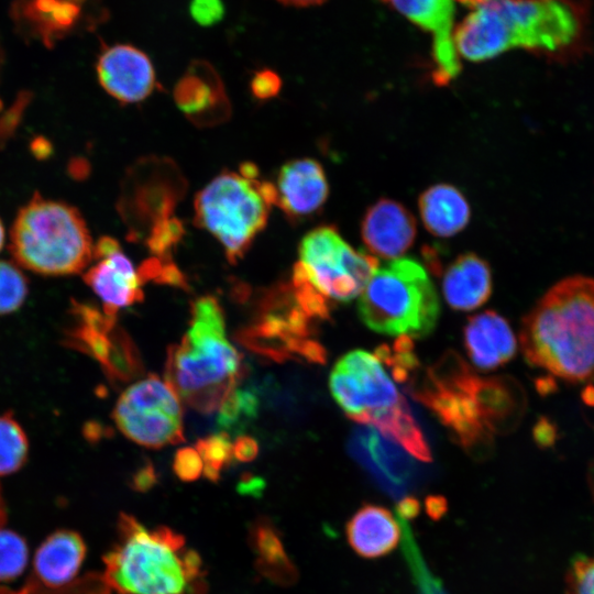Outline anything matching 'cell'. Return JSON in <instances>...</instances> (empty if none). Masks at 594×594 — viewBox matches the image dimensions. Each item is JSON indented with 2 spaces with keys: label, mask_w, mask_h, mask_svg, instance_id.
I'll return each mask as SVG.
<instances>
[{
  "label": "cell",
  "mask_w": 594,
  "mask_h": 594,
  "mask_svg": "<svg viewBox=\"0 0 594 594\" xmlns=\"http://www.w3.org/2000/svg\"><path fill=\"white\" fill-rule=\"evenodd\" d=\"M406 384L470 453H485L522 411L521 393L512 380L481 377L453 352L422 371L418 365Z\"/></svg>",
  "instance_id": "cell-1"
},
{
  "label": "cell",
  "mask_w": 594,
  "mask_h": 594,
  "mask_svg": "<svg viewBox=\"0 0 594 594\" xmlns=\"http://www.w3.org/2000/svg\"><path fill=\"white\" fill-rule=\"evenodd\" d=\"M470 8L458 23L461 59L483 62L522 48L549 54L574 44L581 21L566 0H461Z\"/></svg>",
  "instance_id": "cell-2"
},
{
  "label": "cell",
  "mask_w": 594,
  "mask_h": 594,
  "mask_svg": "<svg viewBox=\"0 0 594 594\" xmlns=\"http://www.w3.org/2000/svg\"><path fill=\"white\" fill-rule=\"evenodd\" d=\"M526 361L568 382L594 376V278L575 275L550 287L526 315Z\"/></svg>",
  "instance_id": "cell-3"
},
{
  "label": "cell",
  "mask_w": 594,
  "mask_h": 594,
  "mask_svg": "<svg viewBox=\"0 0 594 594\" xmlns=\"http://www.w3.org/2000/svg\"><path fill=\"white\" fill-rule=\"evenodd\" d=\"M101 580L117 594H202V559L185 537L166 526L146 529L121 514L118 542L103 557Z\"/></svg>",
  "instance_id": "cell-4"
},
{
  "label": "cell",
  "mask_w": 594,
  "mask_h": 594,
  "mask_svg": "<svg viewBox=\"0 0 594 594\" xmlns=\"http://www.w3.org/2000/svg\"><path fill=\"white\" fill-rule=\"evenodd\" d=\"M241 356L226 334L224 315L213 296L197 298L178 343L167 350L165 381L202 414L216 411L241 378Z\"/></svg>",
  "instance_id": "cell-5"
},
{
  "label": "cell",
  "mask_w": 594,
  "mask_h": 594,
  "mask_svg": "<svg viewBox=\"0 0 594 594\" xmlns=\"http://www.w3.org/2000/svg\"><path fill=\"white\" fill-rule=\"evenodd\" d=\"M329 388L350 419L377 428L410 455L431 461L420 426L376 355L363 350L344 354L331 371Z\"/></svg>",
  "instance_id": "cell-6"
},
{
  "label": "cell",
  "mask_w": 594,
  "mask_h": 594,
  "mask_svg": "<svg viewBox=\"0 0 594 594\" xmlns=\"http://www.w3.org/2000/svg\"><path fill=\"white\" fill-rule=\"evenodd\" d=\"M94 246L76 208L38 194L19 210L11 229L10 249L16 264L41 275L84 271L94 260Z\"/></svg>",
  "instance_id": "cell-7"
},
{
  "label": "cell",
  "mask_w": 594,
  "mask_h": 594,
  "mask_svg": "<svg viewBox=\"0 0 594 594\" xmlns=\"http://www.w3.org/2000/svg\"><path fill=\"white\" fill-rule=\"evenodd\" d=\"M358 312L375 332L421 338L435 329L440 305L424 266L411 258H397L374 272L361 293Z\"/></svg>",
  "instance_id": "cell-8"
},
{
  "label": "cell",
  "mask_w": 594,
  "mask_h": 594,
  "mask_svg": "<svg viewBox=\"0 0 594 594\" xmlns=\"http://www.w3.org/2000/svg\"><path fill=\"white\" fill-rule=\"evenodd\" d=\"M275 199L272 183L222 172L197 194L195 222L221 243L234 264L265 228Z\"/></svg>",
  "instance_id": "cell-9"
},
{
  "label": "cell",
  "mask_w": 594,
  "mask_h": 594,
  "mask_svg": "<svg viewBox=\"0 0 594 594\" xmlns=\"http://www.w3.org/2000/svg\"><path fill=\"white\" fill-rule=\"evenodd\" d=\"M311 321L297 305L292 285L282 284L264 294L254 320L238 338L248 349L276 362L296 355L323 364L326 350L311 338Z\"/></svg>",
  "instance_id": "cell-10"
},
{
  "label": "cell",
  "mask_w": 594,
  "mask_h": 594,
  "mask_svg": "<svg viewBox=\"0 0 594 594\" xmlns=\"http://www.w3.org/2000/svg\"><path fill=\"white\" fill-rule=\"evenodd\" d=\"M309 283L330 302H349L361 295L378 261L354 250L333 226L309 231L299 244V261Z\"/></svg>",
  "instance_id": "cell-11"
},
{
  "label": "cell",
  "mask_w": 594,
  "mask_h": 594,
  "mask_svg": "<svg viewBox=\"0 0 594 594\" xmlns=\"http://www.w3.org/2000/svg\"><path fill=\"white\" fill-rule=\"evenodd\" d=\"M182 399L164 380L151 374L118 398L113 420L133 442L160 449L185 440Z\"/></svg>",
  "instance_id": "cell-12"
},
{
  "label": "cell",
  "mask_w": 594,
  "mask_h": 594,
  "mask_svg": "<svg viewBox=\"0 0 594 594\" xmlns=\"http://www.w3.org/2000/svg\"><path fill=\"white\" fill-rule=\"evenodd\" d=\"M121 199V212L133 229H148L173 216L184 179L173 163L146 160L132 170Z\"/></svg>",
  "instance_id": "cell-13"
},
{
  "label": "cell",
  "mask_w": 594,
  "mask_h": 594,
  "mask_svg": "<svg viewBox=\"0 0 594 594\" xmlns=\"http://www.w3.org/2000/svg\"><path fill=\"white\" fill-rule=\"evenodd\" d=\"M431 38L433 79L449 84L461 72V58L455 47V0H382Z\"/></svg>",
  "instance_id": "cell-14"
},
{
  "label": "cell",
  "mask_w": 594,
  "mask_h": 594,
  "mask_svg": "<svg viewBox=\"0 0 594 594\" xmlns=\"http://www.w3.org/2000/svg\"><path fill=\"white\" fill-rule=\"evenodd\" d=\"M96 264L84 274V280L101 299L103 314L114 318L121 308L143 300L142 280L119 243L102 237L94 246Z\"/></svg>",
  "instance_id": "cell-15"
},
{
  "label": "cell",
  "mask_w": 594,
  "mask_h": 594,
  "mask_svg": "<svg viewBox=\"0 0 594 594\" xmlns=\"http://www.w3.org/2000/svg\"><path fill=\"white\" fill-rule=\"evenodd\" d=\"M97 76L102 88L123 103L146 99L156 85L150 57L130 44H116L103 50L97 62Z\"/></svg>",
  "instance_id": "cell-16"
},
{
  "label": "cell",
  "mask_w": 594,
  "mask_h": 594,
  "mask_svg": "<svg viewBox=\"0 0 594 594\" xmlns=\"http://www.w3.org/2000/svg\"><path fill=\"white\" fill-rule=\"evenodd\" d=\"M178 108L197 125H215L230 114V102L219 74L205 61H194L177 81Z\"/></svg>",
  "instance_id": "cell-17"
},
{
  "label": "cell",
  "mask_w": 594,
  "mask_h": 594,
  "mask_svg": "<svg viewBox=\"0 0 594 594\" xmlns=\"http://www.w3.org/2000/svg\"><path fill=\"white\" fill-rule=\"evenodd\" d=\"M275 205L299 221L317 213L329 195V185L319 162L309 157L284 164L277 175Z\"/></svg>",
  "instance_id": "cell-18"
},
{
  "label": "cell",
  "mask_w": 594,
  "mask_h": 594,
  "mask_svg": "<svg viewBox=\"0 0 594 594\" xmlns=\"http://www.w3.org/2000/svg\"><path fill=\"white\" fill-rule=\"evenodd\" d=\"M417 224L410 211L396 200L382 198L364 213L361 238L367 250L383 258L402 256L414 243Z\"/></svg>",
  "instance_id": "cell-19"
},
{
  "label": "cell",
  "mask_w": 594,
  "mask_h": 594,
  "mask_svg": "<svg viewBox=\"0 0 594 594\" xmlns=\"http://www.w3.org/2000/svg\"><path fill=\"white\" fill-rule=\"evenodd\" d=\"M463 341L469 359L481 370L507 363L517 351V340L507 320L491 310L468 320Z\"/></svg>",
  "instance_id": "cell-20"
},
{
  "label": "cell",
  "mask_w": 594,
  "mask_h": 594,
  "mask_svg": "<svg viewBox=\"0 0 594 594\" xmlns=\"http://www.w3.org/2000/svg\"><path fill=\"white\" fill-rule=\"evenodd\" d=\"M392 441L372 427H360L350 437L349 450L376 477L399 486L414 474L415 463L402 446Z\"/></svg>",
  "instance_id": "cell-21"
},
{
  "label": "cell",
  "mask_w": 594,
  "mask_h": 594,
  "mask_svg": "<svg viewBox=\"0 0 594 594\" xmlns=\"http://www.w3.org/2000/svg\"><path fill=\"white\" fill-rule=\"evenodd\" d=\"M345 537L352 550L360 557L377 559L396 549L400 529L389 509L366 504L346 521Z\"/></svg>",
  "instance_id": "cell-22"
},
{
  "label": "cell",
  "mask_w": 594,
  "mask_h": 594,
  "mask_svg": "<svg viewBox=\"0 0 594 594\" xmlns=\"http://www.w3.org/2000/svg\"><path fill=\"white\" fill-rule=\"evenodd\" d=\"M442 293L454 310L470 311L479 308L492 294L490 265L474 253L459 255L443 274Z\"/></svg>",
  "instance_id": "cell-23"
},
{
  "label": "cell",
  "mask_w": 594,
  "mask_h": 594,
  "mask_svg": "<svg viewBox=\"0 0 594 594\" xmlns=\"http://www.w3.org/2000/svg\"><path fill=\"white\" fill-rule=\"evenodd\" d=\"M86 556L82 538L70 530L48 536L34 557L35 575L50 587H59L77 574Z\"/></svg>",
  "instance_id": "cell-24"
},
{
  "label": "cell",
  "mask_w": 594,
  "mask_h": 594,
  "mask_svg": "<svg viewBox=\"0 0 594 594\" xmlns=\"http://www.w3.org/2000/svg\"><path fill=\"white\" fill-rule=\"evenodd\" d=\"M418 208L425 228L440 238L459 233L471 218L465 197L449 184H437L426 189L419 197Z\"/></svg>",
  "instance_id": "cell-25"
},
{
  "label": "cell",
  "mask_w": 594,
  "mask_h": 594,
  "mask_svg": "<svg viewBox=\"0 0 594 594\" xmlns=\"http://www.w3.org/2000/svg\"><path fill=\"white\" fill-rule=\"evenodd\" d=\"M250 543L255 553L256 570L278 585L297 581L298 571L287 556L280 534L271 521L257 519L250 530Z\"/></svg>",
  "instance_id": "cell-26"
},
{
  "label": "cell",
  "mask_w": 594,
  "mask_h": 594,
  "mask_svg": "<svg viewBox=\"0 0 594 594\" xmlns=\"http://www.w3.org/2000/svg\"><path fill=\"white\" fill-rule=\"evenodd\" d=\"M260 400L255 392L234 387L218 408L217 425L222 431H240L258 411Z\"/></svg>",
  "instance_id": "cell-27"
},
{
  "label": "cell",
  "mask_w": 594,
  "mask_h": 594,
  "mask_svg": "<svg viewBox=\"0 0 594 594\" xmlns=\"http://www.w3.org/2000/svg\"><path fill=\"white\" fill-rule=\"evenodd\" d=\"M29 452L26 435L10 413L0 415V475L21 469Z\"/></svg>",
  "instance_id": "cell-28"
},
{
  "label": "cell",
  "mask_w": 594,
  "mask_h": 594,
  "mask_svg": "<svg viewBox=\"0 0 594 594\" xmlns=\"http://www.w3.org/2000/svg\"><path fill=\"white\" fill-rule=\"evenodd\" d=\"M195 449L204 462L202 474L210 482L220 480L221 471L232 461V442L229 433L221 431L199 439Z\"/></svg>",
  "instance_id": "cell-29"
},
{
  "label": "cell",
  "mask_w": 594,
  "mask_h": 594,
  "mask_svg": "<svg viewBox=\"0 0 594 594\" xmlns=\"http://www.w3.org/2000/svg\"><path fill=\"white\" fill-rule=\"evenodd\" d=\"M28 295V280L18 266L0 260V315L18 310Z\"/></svg>",
  "instance_id": "cell-30"
},
{
  "label": "cell",
  "mask_w": 594,
  "mask_h": 594,
  "mask_svg": "<svg viewBox=\"0 0 594 594\" xmlns=\"http://www.w3.org/2000/svg\"><path fill=\"white\" fill-rule=\"evenodd\" d=\"M28 562V547L18 534L0 528V581L20 575Z\"/></svg>",
  "instance_id": "cell-31"
},
{
  "label": "cell",
  "mask_w": 594,
  "mask_h": 594,
  "mask_svg": "<svg viewBox=\"0 0 594 594\" xmlns=\"http://www.w3.org/2000/svg\"><path fill=\"white\" fill-rule=\"evenodd\" d=\"M185 233L183 223L175 217L156 222L147 233L146 245L161 260H170V253Z\"/></svg>",
  "instance_id": "cell-32"
},
{
  "label": "cell",
  "mask_w": 594,
  "mask_h": 594,
  "mask_svg": "<svg viewBox=\"0 0 594 594\" xmlns=\"http://www.w3.org/2000/svg\"><path fill=\"white\" fill-rule=\"evenodd\" d=\"M565 594H594V552L572 561L565 578Z\"/></svg>",
  "instance_id": "cell-33"
},
{
  "label": "cell",
  "mask_w": 594,
  "mask_h": 594,
  "mask_svg": "<svg viewBox=\"0 0 594 594\" xmlns=\"http://www.w3.org/2000/svg\"><path fill=\"white\" fill-rule=\"evenodd\" d=\"M173 471L180 481L194 482L201 476L204 462L195 448L184 447L174 455Z\"/></svg>",
  "instance_id": "cell-34"
},
{
  "label": "cell",
  "mask_w": 594,
  "mask_h": 594,
  "mask_svg": "<svg viewBox=\"0 0 594 594\" xmlns=\"http://www.w3.org/2000/svg\"><path fill=\"white\" fill-rule=\"evenodd\" d=\"M189 13L199 25L212 26L223 19L226 9L222 0H191Z\"/></svg>",
  "instance_id": "cell-35"
},
{
  "label": "cell",
  "mask_w": 594,
  "mask_h": 594,
  "mask_svg": "<svg viewBox=\"0 0 594 594\" xmlns=\"http://www.w3.org/2000/svg\"><path fill=\"white\" fill-rule=\"evenodd\" d=\"M251 91L260 100L275 97L282 88V79L272 69L263 68L255 72L251 79Z\"/></svg>",
  "instance_id": "cell-36"
},
{
  "label": "cell",
  "mask_w": 594,
  "mask_h": 594,
  "mask_svg": "<svg viewBox=\"0 0 594 594\" xmlns=\"http://www.w3.org/2000/svg\"><path fill=\"white\" fill-rule=\"evenodd\" d=\"M158 482V475L151 462H145L133 474L131 479V487L139 493H146L152 490Z\"/></svg>",
  "instance_id": "cell-37"
},
{
  "label": "cell",
  "mask_w": 594,
  "mask_h": 594,
  "mask_svg": "<svg viewBox=\"0 0 594 594\" xmlns=\"http://www.w3.org/2000/svg\"><path fill=\"white\" fill-rule=\"evenodd\" d=\"M232 453L239 462H251L258 454V443L250 436H239L232 443Z\"/></svg>",
  "instance_id": "cell-38"
},
{
  "label": "cell",
  "mask_w": 594,
  "mask_h": 594,
  "mask_svg": "<svg viewBox=\"0 0 594 594\" xmlns=\"http://www.w3.org/2000/svg\"><path fill=\"white\" fill-rule=\"evenodd\" d=\"M263 488V480L251 475H245L239 484V491L243 494L257 495Z\"/></svg>",
  "instance_id": "cell-39"
},
{
  "label": "cell",
  "mask_w": 594,
  "mask_h": 594,
  "mask_svg": "<svg viewBox=\"0 0 594 594\" xmlns=\"http://www.w3.org/2000/svg\"><path fill=\"white\" fill-rule=\"evenodd\" d=\"M279 3L292 7H311L323 3L327 0H277Z\"/></svg>",
  "instance_id": "cell-40"
},
{
  "label": "cell",
  "mask_w": 594,
  "mask_h": 594,
  "mask_svg": "<svg viewBox=\"0 0 594 594\" xmlns=\"http://www.w3.org/2000/svg\"><path fill=\"white\" fill-rule=\"evenodd\" d=\"M6 506H4V502H3V498H2V495H1V490H0V528L2 527V525L4 524L6 521Z\"/></svg>",
  "instance_id": "cell-41"
},
{
  "label": "cell",
  "mask_w": 594,
  "mask_h": 594,
  "mask_svg": "<svg viewBox=\"0 0 594 594\" xmlns=\"http://www.w3.org/2000/svg\"><path fill=\"white\" fill-rule=\"evenodd\" d=\"M4 238H6V231H4V227L2 224V221L0 220V251H1L2 246H3Z\"/></svg>",
  "instance_id": "cell-42"
},
{
  "label": "cell",
  "mask_w": 594,
  "mask_h": 594,
  "mask_svg": "<svg viewBox=\"0 0 594 594\" xmlns=\"http://www.w3.org/2000/svg\"><path fill=\"white\" fill-rule=\"evenodd\" d=\"M455 1L458 2L459 0H455Z\"/></svg>",
  "instance_id": "cell-43"
}]
</instances>
